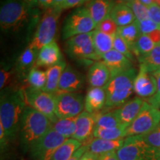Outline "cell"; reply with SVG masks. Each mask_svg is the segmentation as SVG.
Masks as SVG:
<instances>
[{
	"instance_id": "cell-20",
	"label": "cell",
	"mask_w": 160,
	"mask_h": 160,
	"mask_svg": "<svg viewBox=\"0 0 160 160\" xmlns=\"http://www.w3.org/2000/svg\"><path fill=\"white\" fill-rule=\"evenodd\" d=\"M106 92L104 88L91 87L85 98V111L97 113L105 108Z\"/></svg>"
},
{
	"instance_id": "cell-30",
	"label": "cell",
	"mask_w": 160,
	"mask_h": 160,
	"mask_svg": "<svg viewBox=\"0 0 160 160\" xmlns=\"http://www.w3.org/2000/svg\"><path fill=\"white\" fill-rule=\"evenodd\" d=\"M127 128L121 125L111 128H102L95 127L93 131V137L108 140H117L126 137L125 131Z\"/></svg>"
},
{
	"instance_id": "cell-42",
	"label": "cell",
	"mask_w": 160,
	"mask_h": 160,
	"mask_svg": "<svg viewBox=\"0 0 160 160\" xmlns=\"http://www.w3.org/2000/svg\"><path fill=\"white\" fill-rule=\"evenodd\" d=\"M90 1L91 0H65L58 8L62 11L73 8H79L81 7L82 5Z\"/></svg>"
},
{
	"instance_id": "cell-43",
	"label": "cell",
	"mask_w": 160,
	"mask_h": 160,
	"mask_svg": "<svg viewBox=\"0 0 160 160\" xmlns=\"http://www.w3.org/2000/svg\"><path fill=\"white\" fill-rule=\"evenodd\" d=\"M88 150V144H84L73 153V156L70 158L68 160H80L84 153Z\"/></svg>"
},
{
	"instance_id": "cell-26",
	"label": "cell",
	"mask_w": 160,
	"mask_h": 160,
	"mask_svg": "<svg viewBox=\"0 0 160 160\" xmlns=\"http://www.w3.org/2000/svg\"><path fill=\"white\" fill-rule=\"evenodd\" d=\"M83 144L78 140L67 139L58 148L51 160H68Z\"/></svg>"
},
{
	"instance_id": "cell-17",
	"label": "cell",
	"mask_w": 160,
	"mask_h": 160,
	"mask_svg": "<svg viewBox=\"0 0 160 160\" xmlns=\"http://www.w3.org/2000/svg\"><path fill=\"white\" fill-rule=\"evenodd\" d=\"M145 101L140 97H135L128 100L123 105L116 109L118 119L122 125L128 128L139 114Z\"/></svg>"
},
{
	"instance_id": "cell-25",
	"label": "cell",
	"mask_w": 160,
	"mask_h": 160,
	"mask_svg": "<svg viewBox=\"0 0 160 160\" xmlns=\"http://www.w3.org/2000/svg\"><path fill=\"white\" fill-rule=\"evenodd\" d=\"M113 39L114 37L104 33L102 32L94 30L93 36V43L95 51L98 55L101 57L113 49Z\"/></svg>"
},
{
	"instance_id": "cell-19",
	"label": "cell",
	"mask_w": 160,
	"mask_h": 160,
	"mask_svg": "<svg viewBox=\"0 0 160 160\" xmlns=\"http://www.w3.org/2000/svg\"><path fill=\"white\" fill-rule=\"evenodd\" d=\"M111 78V72L102 61L95 62L88 73V82L91 87L105 88Z\"/></svg>"
},
{
	"instance_id": "cell-47",
	"label": "cell",
	"mask_w": 160,
	"mask_h": 160,
	"mask_svg": "<svg viewBox=\"0 0 160 160\" xmlns=\"http://www.w3.org/2000/svg\"><path fill=\"white\" fill-rule=\"evenodd\" d=\"M98 158H99V156L91 153V151H89L88 150V151L84 153L80 160H98Z\"/></svg>"
},
{
	"instance_id": "cell-29",
	"label": "cell",
	"mask_w": 160,
	"mask_h": 160,
	"mask_svg": "<svg viewBox=\"0 0 160 160\" xmlns=\"http://www.w3.org/2000/svg\"><path fill=\"white\" fill-rule=\"evenodd\" d=\"M117 34L120 37L122 38L127 42L129 47L131 48V51L136 42H137L138 39L141 36V33H140L139 28H138L136 21L133 23L130 24L128 25L119 27L117 31Z\"/></svg>"
},
{
	"instance_id": "cell-28",
	"label": "cell",
	"mask_w": 160,
	"mask_h": 160,
	"mask_svg": "<svg viewBox=\"0 0 160 160\" xmlns=\"http://www.w3.org/2000/svg\"><path fill=\"white\" fill-rule=\"evenodd\" d=\"M77 117L71 118L59 119L52 125V128L59 133L60 135L69 139L74 135L77 128Z\"/></svg>"
},
{
	"instance_id": "cell-4",
	"label": "cell",
	"mask_w": 160,
	"mask_h": 160,
	"mask_svg": "<svg viewBox=\"0 0 160 160\" xmlns=\"http://www.w3.org/2000/svg\"><path fill=\"white\" fill-rule=\"evenodd\" d=\"M137 75L133 68L112 76L104 88L106 92L105 108H119L128 101L133 92V82Z\"/></svg>"
},
{
	"instance_id": "cell-27",
	"label": "cell",
	"mask_w": 160,
	"mask_h": 160,
	"mask_svg": "<svg viewBox=\"0 0 160 160\" xmlns=\"http://www.w3.org/2000/svg\"><path fill=\"white\" fill-rule=\"evenodd\" d=\"M141 67L145 68L149 73L160 68V44H158L147 55L138 58Z\"/></svg>"
},
{
	"instance_id": "cell-5",
	"label": "cell",
	"mask_w": 160,
	"mask_h": 160,
	"mask_svg": "<svg viewBox=\"0 0 160 160\" xmlns=\"http://www.w3.org/2000/svg\"><path fill=\"white\" fill-rule=\"evenodd\" d=\"M62 11L55 7L45 10L28 46L39 51L43 46L54 41Z\"/></svg>"
},
{
	"instance_id": "cell-6",
	"label": "cell",
	"mask_w": 160,
	"mask_h": 160,
	"mask_svg": "<svg viewBox=\"0 0 160 160\" xmlns=\"http://www.w3.org/2000/svg\"><path fill=\"white\" fill-rule=\"evenodd\" d=\"M119 160H153L160 159V150L148 145L142 136L125 138L123 145L117 151Z\"/></svg>"
},
{
	"instance_id": "cell-2",
	"label": "cell",
	"mask_w": 160,
	"mask_h": 160,
	"mask_svg": "<svg viewBox=\"0 0 160 160\" xmlns=\"http://www.w3.org/2000/svg\"><path fill=\"white\" fill-rule=\"evenodd\" d=\"M26 102L25 91L20 89H4L0 101V125L4 128L9 142L19 134L20 124L25 111Z\"/></svg>"
},
{
	"instance_id": "cell-11",
	"label": "cell",
	"mask_w": 160,
	"mask_h": 160,
	"mask_svg": "<svg viewBox=\"0 0 160 160\" xmlns=\"http://www.w3.org/2000/svg\"><path fill=\"white\" fill-rule=\"evenodd\" d=\"M67 139L53 128L49 130L30 151L33 160H51L59 147Z\"/></svg>"
},
{
	"instance_id": "cell-49",
	"label": "cell",
	"mask_w": 160,
	"mask_h": 160,
	"mask_svg": "<svg viewBox=\"0 0 160 160\" xmlns=\"http://www.w3.org/2000/svg\"><path fill=\"white\" fill-rule=\"evenodd\" d=\"M140 1L146 6H148L150 5H151L152 3L154 2V0H140Z\"/></svg>"
},
{
	"instance_id": "cell-40",
	"label": "cell",
	"mask_w": 160,
	"mask_h": 160,
	"mask_svg": "<svg viewBox=\"0 0 160 160\" xmlns=\"http://www.w3.org/2000/svg\"><path fill=\"white\" fill-rule=\"evenodd\" d=\"M153 75L154 76L157 81V92L153 97L148 99V102L157 108H160V68L153 72Z\"/></svg>"
},
{
	"instance_id": "cell-36",
	"label": "cell",
	"mask_w": 160,
	"mask_h": 160,
	"mask_svg": "<svg viewBox=\"0 0 160 160\" xmlns=\"http://www.w3.org/2000/svg\"><path fill=\"white\" fill-rule=\"evenodd\" d=\"M118 28H119V26L117 25V23L113 21L111 17H108L98 24L96 30L108 35L115 37L117 33Z\"/></svg>"
},
{
	"instance_id": "cell-31",
	"label": "cell",
	"mask_w": 160,
	"mask_h": 160,
	"mask_svg": "<svg viewBox=\"0 0 160 160\" xmlns=\"http://www.w3.org/2000/svg\"><path fill=\"white\" fill-rule=\"evenodd\" d=\"M115 111H108L106 113H97L96 127L102 128H111L121 126Z\"/></svg>"
},
{
	"instance_id": "cell-34",
	"label": "cell",
	"mask_w": 160,
	"mask_h": 160,
	"mask_svg": "<svg viewBox=\"0 0 160 160\" xmlns=\"http://www.w3.org/2000/svg\"><path fill=\"white\" fill-rule=\"evenodd\" d=\"M122 2L132 10L137 21L149 19L148 7L140 0H124Z\"/></svg>"
},
{
	"instance_id": "cell-1",
	"label": "cell",
	"mask_w": 160,
	"mask_h": 160,
	"mask_svg": "<svg viewBox=\"0 0 160 160\" xmlns=\"http://www.w3.org/2000/svg\"><path fill=\"white\" fill-rule=\"evenodd\" d=\"M42 16L39 8L23 0H2L0 7L1 31L8 33L25 32L29 35L37 28Z\"/></svg>"
},
{
	"instance_id": "cell-16",
	"label": "cell",
	"mask_w": 160,
	"mask_h": 160,
	"mask_svg": "<svg viewBox=\"0 0 160 160\" xmlns=\"http://www.w3.org/2000/svg\"><path fill=\"white\" fill-rule=\"evenodd\" d=\"M39 51L28 46L22 52L15 65V73L20 79H27L30 71L36 67Z\"/></svg>"
},
{
	"instance_id": "cell-15",
	"label": "cell",
	"mask_w": 160,
	"mask_h": 160,
	"mask_svg": "<svg viewBox=\"0 0 160 160\" xmlns=\"http://www.w3.org/2000/svg\"><path fill=\"white\" fill-rule=\"evenodd\" d=\"M62 59V55L59 45L54 40L51 43L43 46L39 50L37 62H36V67L48 68L57 65Z\"/></svg>"
},
{
	"instance_id": "cell-13",
	"label": "cell",
	"mask_w": 160,
	"mask_h": 160,
	"mask_svg": "<svg viewBox=\"0 0 160 160\" xmlns=\"http://www.w3.org/2000/svg\"><path fill=\"white\" fill-rule=\"evenodd\" d=\"M157 90V81L153 73L139 66V72L133 82V92L138 97L149 99L155 94Z\"/></svg>"
},
{
	"instance_id": "cell-45",
	"label": "cell",
	"mask_w": 160,
	"mask_h": 160,
	"mask_svg": "<svg viewBox=\"0 0 160 160\" xmlns=\"http://www.w3.org/2000/svg\"><path fill=\"white\" fill-rule=\"evenodd\" d=\"M117 151H111L109 153H105L99 156L98 160H119L117 156Z\"/></svg>"
},
{
	"instance_id": "cell-23",
	"label": "cell",
	"mask_w": 160,
	"mask_h": 160,
	"mask_svg": "<svg viewBox=\"0 0 160 160\" xmlns=\"http://www.w3.org/2000/svg\"><path fill=\"white\" fill-rule=\"evenodd\" d=\"M67 67L64 59L60 61L57 65L50 67L46 70V85L43 91L51 94H56L58 92L60 78L64 70Z\"/></svg>"
},
{
	"instance_id": "cell-52",
	"label": "cell",
	"mask_w": 160,
	"mask_h": 160,
	"mask_svg": "<svg viewBox=\"0 0 160 160\" xmlns=\"http://www.w3.org/2000/svg\"><path fill=\"white\" fill-rule=\"evenodd\" d=\"M153 160H160V159H153Z\"/></svg>"
},
{
	"instance_id": "cell-38",
	"label": "cell",
	"mask_w": 160,
	"mask_h": 160,
	"mask_svg": "<svg viewBox=\"0 0 160 160\" xmlns=\"http://www.w3.org/2000/svg\"><path fill=\"white\" fill-rule=\"evenodd\" d=\"M142 137L148 145L160 150V123L155 129Z\"/></svg>"
},
{
	"instance_id": "cell-8",
	"label": "cell",
	"mask_w": 160,
	"mask_h": 160,
	"mask_svg": "<svg viewBox=\"0 0 160 160\" xmlns=\"http://www.w3.org/2000/svg\"><path fill=\"white\" fill-rule=\"evenodd\" d=\"M160 123V110L145 102L135 119L126 128V137L144 136L155 129Z\"/></svg>"
},
{
	"instance_id": "cell-46",
	"label": "cell",
	"mask_w": 160,
	"mask_h": 160,
	"mask_svg": "<svg viewBox=\"0 0 160 160\" xmlns=\"http://www.w3.org/2000/svg\"><path fill=\"white\" fill-rule=\"evenodd\" d=\"M54 0H37L38 5L43 9H48L53 7Z\"/></svg>"
},
{
	"instance_id": "cell-50",
	"label": "cell",
	"mask_w": 160,
	"mask_h": 160,
	"mask_svg": "<svg viewBox=\"0 0 160 160\" xmlns=\"http://www.w3.org/2000/svg\"><path fill=\"white\" fill-rule=\"evenodd\" d=\"M64 1H65V0H54V2H53V7L58 8L60 5H61L62 3Z\"/></svg>"
},
{
	"instance_id": "cell-32",
	"label": "cell",
	"mask_w": 160,
	"mask_h": 160,
	"mask_svg": "<svg viewBox=\"0 0 160 160\" xmlns=\"http://www.w3.org/2000/svg\"><path fill=\"white\" fill-rule=\"evenodd\" d=\"M157 45L148 35L142 34L133 46L132 51L137 58L147 55Z\"/></svg>"
},
{
	"instance_id": "cell-3",
	"label": "cell",
	"mask_w": 160,
	"mask_h": 160,
	"mask_svg": "<svg viewBox=\"0 0 160 160\" xmlns=\"http://www.w3.org/2000/svg\"><path fill=\"white\" fill-rule=\"evenodd\" d=\"M53 123L46 116L31 106H26L19 128V140L25 152L31 150L52 128Z\"/></svg>"
},
{
	"instance_id": "cell-35",
	"label": "cell",
	"mask_w": 160,
	"mask_h": 160,
	"mask_svg": "<svg viewBox=\"0 0 160 160\" xmlns=\"http://www.w3.org/2000/svg\"><path fill=\"white\" fill-rule=\"evenodd\" d=\"M17 73H13L12 70L6 68H2L0 71V88L1 91L4 89L11 88L13 83L16 82L15 77Z\"/></svg>"
},
{
	"instance_id": "cell-22",
	"label": "cell",
	"mask_w": 160,
	"mask_h": 160,
	"mask_svg": "<svg viewBox=\"0 0 160 160\" xmlns=\"http://www.w3.org/2000/svg\"><path fill=\"white\" fill-rule=\"evenodd\" d=\"M125 139L117 140H108L93 138L88 143V151L96 155L100 156L102 154L109 153V152L118 151L123 145Z\"/></svg>"
},
{
	"instance_id": "cell-14",
	"label": "cell",
	"mask_w": 160,
	"mask_h": 160,
	"mask_svg": "<svg viewBox=\"0 0 160 160\" xmlns=\"http://www.w3.org/2000/svg\"><path fill=\"white\" fill-rule=\"evenodd\" d=\"M85 77L70 65H67L60 78L58 91L77 93L83 88Z\"/></svg>"
},
{
	"instance_id": "cell-7",
	"label": "cell",
	"mask_w": 160,
	"mask_h": 160,
	"mask_svg": "<svg viewBox=\"0 0 160 160\" xmlns=\"http://www.w3.org/2000/svg\"><path fill=\"white\" fill-rule=\"evenodd\" d=\"M97 28L86 6L77 8L69 13L64 21L62 38L68 40L75 36L91 33Z\"/></svg>"
},
{
	"instance_id": "cell-24",
	"label": "cell",
	"mask_w": 160,
	"mask_h": 160,
	"mask_svg": "<svg viewBox=\"0 0 160 160\" xmlns=\"http://www.w3.org/2000/svg\"><path fill=\"white\" fill-rule=\"evenodd\" d=\"M113 21L119 27L128 25L137 20L132 10L122 2L115 4L110 14Z\"/></svg>"
},
{
	"instance_id": "cell-18",
	"label": "cell",
	"mask_w": 160,
	"mask_h": 160,
	"mask_svg": "<svg viewBox=\"0 0 160 160\" xmlns=\"http://www.w3.org/2000/svg\"><path fill=\"white\" fill-rule=\"evenodd\" d=\"M102 60L111 73V77L131 68L132 62L119 51L112 49L102 57Z\"/></svg>"
},
{
	"instance_id": "cell-10",
	"label": "cell",
	"mask_w": 160,
	"mask_h": 160,
	"mask_svg": "<svg viewBox=\"0 0 160 160\" xmlns=\"http://www.w3.org/2000/svg\"><path fill=\"white\" fill-rule=\"evenodd\" d=\"M54 97L58 119L78 117L85 109V99L80 93L58 91Z\"/></svg>"
},
{
	"instance_id": "cell-51",
	"label": "cell",
	"mask_w": 160,
	"mask_h": 160,
	"mask_svg": "<svg viewBox=\"0 0 160 160\" xmlns=\"http://www.w3.org/2000/svg\"><path fill=\"white\" fill-rule=\"evenodd\" d=\"M154 2L157 3L158 5L160 6V0H154Z\"/></svg>"
},
{
	"instance_id": "cell-41",
	"label": "cell",
	"mask_w": 160,
	"mask_h": 160,
	"mask_svg": "<svg viewBox=\"0 0 160 160\" xmlns=\"http://www.w3.org/2000/svg\"><path fill=\"white\" fill-rule=\"evenodd\" d=\"M147 7L149 19H151L160 28V6L153 2Z\"/></svg>"
},
{
	"instance_id": "cell-39",
	"label": "cell",
	"mask_w": 160,
	"mask_h": 160,
	"mask_svg": "<svg viewBox=\"0 0 160 160\" xmlns=\"http://www.w3.org/2000/svg\"><path fill=\"white\" fill-rule=\"evenodd\" d=\"M136 22H137V24L138 25V28H139L141 35H148L153 31L159 28L150 19L142 20V21H137V20H136Z\"/></svg>"
},
{
	"instance_id": "cell-48",
	"label": "cell",
	"mask_w": 160,
	"mask_h": 160,
	"mask_svg": "<svg viewBox=\"0 0 160 160\" xmlns=\"http://www.w3.org/2000/svg\"><path fill=\"white\" fill-rule=\"evenodd\" d=\"M23 1L32 6H34V7H39V5H38L37 0H23Z\"/></svg>"
},
{
	"instance_id": "cell-12",
	"label": "cell",
	"mask_w": 160,
	"mask_h": 160,
	"mask_svg": "<svg viewBox=\"0 0 160 160\" xmlns=\"http://www.w3.org/2000/svg\"><path fill=\"white\" fill-rule=\"evenodd\" d=\"M97 113H91L87 111L82 112L77 117V128L73 139L83 144H88L93 137V131L96 127Z\"/></svg>"
},
{
	"instance_id": "cell-33",
	"label": "cell",
	"mask_w": 160,
	"mask_h": 160,
	"mask_svg": "<svg viewBox=\"0 0 160 160\" xmlns=\"http://www.w3.org/2000/svg\"><path fill=\"white\" fill-rule=\"evenodd\" d=\"M26 80L30 87L36 89L44 90L46 85V80H47L46 71L34 67L30 71Z\"/></svg>"
},
{
	"instance_id": "cell-44",
	"label": "cell",
	"mask_w": 160,
	"mask_h": 160,
	"mask_svg": "<svg viewBox=\"0 0 160 160\" xmlns=\"http://www.w3.org/2000/svg\"><path fill=\"white\" fill-rule=\"evenodd\" d=\"M0 141H1V150L2 151H4L8 145L9 144V139L6 135L4 128L0 125Z\"/></svg>"
},
{
	"instance_id": "cell-21",
	"label": "cell",
	"mask_w": 160,
	"mask_h": 160,
	"mask_svg": "<svg viewBox=\"0 0 160 160\" xmlns=\"http://www.w3.org/2000/svg\"><path fill=\"white\" fill-rule=\"evenodd\" d=\"M114 5L113 0H91L86 7L97 25L102 20L110 17Z\"/></svg>"
},
{
	"instance_id": "cell-9",
	"label": "cell",
	"mask_w": 160,
	"mask_h": 160,
	"mask_svg": "<svg viewBox=\"0 0 160 160\" xmlns=\"http://www.w3.org/2000/svg\"><path fill=\"white\" fill-rule=\"evenodd\" d=\"M28 105L46 116L52 123L57 121L54 94L28 86L24 88Z\"/></svg>"
},
{
	"instance_id": "cell-37",
	"label": "cell",
	"mask_w": 160,
	"mask_h": 160,
	"mask_svg": "<svg viewBox=\"0 0 160 160\" xmlns=\"http://www.w3.org/2000/svg\"><path fill=\"white\" fill-rule=\"evenodd\" d=\"M113 49L125 56L131 62L133 61L134 58H133V53L131 48L129 47V45H128L125 40L122 37H120L117 33L116 34L114 39H113Z\"/></svg>"
}]
</instances>
